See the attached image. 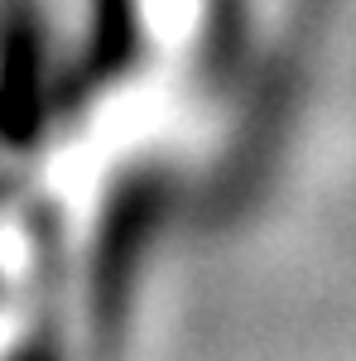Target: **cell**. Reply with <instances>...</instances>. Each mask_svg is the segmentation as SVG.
Here are the masks:
<instances>
[{
  "label": "cell",
  "instance_id": "cell-1",
  "mask_svg": "<svg viewBox=\"0 0 356 361\" xmlns=\"http://www.w3.org/2000/svg\"><path fill=\"white\" fill-rule=\"evenodd\" d=\"M25 361H49V352H29V357Z\"/></svg>",
  "mask_w": 356,
  "mask_h": 361
}]
</instances>
